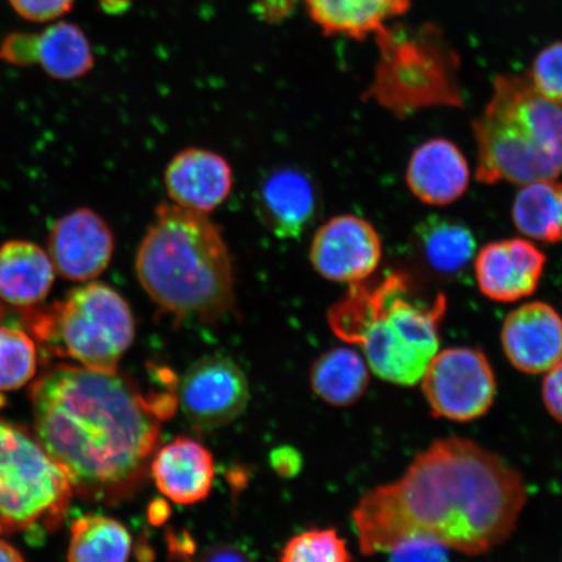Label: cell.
Returning a JSON list of instances; mask_svg holds the SVG:
<instances>
[{
  "instance_id": "obj_1",
  "label": "cell",
  "mask_w": 562,
  "mask_h": 562,
  "mask_svg": "<svg viewBox=\"0 0 562 562\" xmlns=\"http://www.w3.org/2000/svg\"><path fill=\"white\" fill-rule=\"evenodd\" d=\"M527 498L522 474L501 456L448 437L414 457L397 481L367 492L351 518L367 557H481L516 531Z\"/></svg>"
},
{
  "instance_id": "obj_2",
  "label": "cell",
  "mask_w": 562,
  "mask_h": 562,
  "mask_svg": "<svg viewBox=\"0 0 562 562\" xmlns=\"http://www.w3.org/2000/svg\"><path fill=\"white\" fill-rule=\"evenodd\" d=\"M34 435L83 501L117 504L147 476L171 414L170 396L146 398L117 372L58 364L31 386Z\"/></svg>"
},
{
  "instance_id": "obj_3",
  "label": "cell",
  "mask_w": 562,
  "mask_h": 562,
  "mask_svg": "<svg viewBox=\"0 0 562 562\" xmlns=\"http://www.w3.org/2000/svg\"><path fill=\"white\" fill-rule=\"evenodd\" d=\"M447 297L422 301L403 272L349 285L329 308L328 325L342 341L362 350L370 371L400 386L419 383L440 349Z\"/></svg>"
},
{
  "instance_id": "obj_4",
  "label": "cell",
  "mask_w": 562,
  "mask_h": 562,
  "mask_svg": "<svg viewBox=\"0 0 562 562\" xmlns=\"http://www.w3.org/2000/svg\"><path fill=\"white\" fill-rule=\"evenodd\" d=\"M150 299L178 316L216 319L235 305L234 269L220 227L206 214L161 203L136 257Z\"/></svg>"
},
{
  "instance_id": "obj_5",
  "label": "cell",
  "mask_w": 562,
  "mask_h": 562,
  "mask_svg": "<svg viewBox=\"0 0 562 562\" xmlns=\"http://www.w3.org/2000/svg\"><path fill=\"white\" fill-rule=\"evenodd\" d=\"M473 133L483 184L522 187L562 175V104L547 100L529 77L496 76Z\"/></svg>"
},
{
  "instance_id": "obj_6",
  "label": "cell",
  "mask_w": 562,
  "mask_h": 562,
  "mask_svg": "<svg viewBox=\"0 0 562 562\" xmlns=\"http://www.w3.org/2000/svg\"><path fill=\"white\" fill-rule=\"evenodd\" d=\"M374 37L379 59L364 100H375L397 116L439 105H462L459 55L438 27L384 26Z\"/></svg>"
},
{
  "instance_id": "obj_7",
  "label": "cell",
  "mask_w": 562,
  "mask_h": 562,
  "mask_svg": "<svg viewBox=\"0 0 562 562\" xmlns=\"http://www.w3.org/2000/svg\"><path fill=\"white\" fill-rule=\"evenodd\" d=\"M35 339L81 367L115 372L135 339V319L111 286L89 283L48 307H21Z\"/></svg>"
},
{
  "instance_id": "obj_8",
  "label": "cell",
  "mask_w": 562,
  "mask_h": 562,
  "mask_svg": "<svg viewBox=\"0 0 562 562\" xmlns=\"http://www.w3.org/2000/svg\"><path fill=\"white\" fill-rule=\"evenodd\" d=\"M74 495L65 470L35 435L0 419V532L41 540L65 522Z\"/></svg>"
},
{
  "instance_id": "obj_9",
  "label": "cell",
  "mask_w": 562,
  "mask_h": 562,
  "mask_svg": "<svg viewBox=\"0 0 562 562\" xmlns=\"http://www.w3.org/2000/svg\"><path fill=\"white\" fill-rule=\"evenodd\" d=\"M418 384L434 416L453 422L486 416L497 392L486 355L468 347L439 349Z\"/></svg>"
},
{
  "instance_id": "obj_10",
  "label": "cell",
  "mask_w": 562,
  "mask_h": 562,
  "mask_svg": "<svg viewBox=\"0 0 562 562\" xmlns=\"http://www.w3.org/2000/svg\"><path fill=\"white\" fill-rule=\"evenodd\" d=\"M382 238L368 221L356 215L331 217L315 232L311 261L321 277L353 285L369 280L381 265Z\"/></svg>"
},
{
  "instance_id": "obj_11",
  "label": "cell",
  "mask_w": 562,
  "mask_h": 562,
  "mask_svg": "<svg viewBox=\"0 0 562 562\" xmlns=\"http://www.w3.org/2000/svg\"><path fill=\"white\" fill-rule=\"evenodd\" d=\"M249 402V384L229 358H202L180 384L182 412L193 425L216 428L240 417Z\"/></svg>"
},
{
  "instance_id": "obj_12",
  "label": "cell",
  "mask_w": 562,
  "mask_h": 562,
  "mask_svg": "<svg viewBox=\"0 0 562 562\" xmlns=\"http://www.w3.org/2000/svg\"><path fill=\"white\" fill-rule=\"evenodd\" d=\"M114 249L109 224L90 209L75 210L60 217L48 235V257L55 272L77 283L100 277L108 269Z\"/></svg>"
},
{
  "instance_id": "obj_13",
  "label": "cell",
  "mask_w": 562,
  "mask_h": 562,
  "mask_svg": "<svg viewBox=\"0 0 562 562\" xmlns=\"http://www.w3.org/2000/svg\"><path fill=\"white\" fill-rule=\"evenodd\" d=\"M473 262L483 296L508 304L530 297L538 290L547 257L537 245L517 237L484 245Z\"/></svg>"
},
{
  "instance_id": "obj_14",
  "label": "cell",
  "mask_w": 562,
  "mask_h": 562,
  "mask_svg": "<svg viewBox=\"0 0 562 562\" xmlns=\"http://www.w3.org/2000/svg\"><path fill=\"white\" fill-rule=\"evenodd\" d=\"M502 346L513 368L546 374L562 361V316L547 302H527L504 319Z\"/></svg>"
},
{
  "instance_id": "obj_15",
  "label": "cell",
  "mask_w": 562,
  "mask_h": 562,
  "mask_svg": "<svg viewBox=\"0 0 562 562\" xmlns=\"http://www.w3.org/2000/svg\"><path fill=\"white\" fill-rule=\"evenodd\" d=\"M165 184L175 205L209 215L228 199L234 172L220 154L191 147L168 164Z\"/></svg>"
},
{
  "instance_id": "obj_16",
  "label": "cell",
  "mask_w": 562,
  "mask_h": 562,
  "mask_svg": "<svg viewBox=\"0 0 562 562\" xmlns=\"http://www.w3.org/2000/svg\"><path fill=\"white\" fill-rule=\"evenodd\" d=\"M405 179L417 200L430 206H446L467 193L470 167L452 140L431 138L413 151Z\"/></svg>"
},
{
  "instance_id": "obj_17",
  "label": "cell",
  "mask_w": 562,
  "mask_h": 562,
  "mask_svg": "<svg viewBox=\"0 0 562 562\" xmlns=\"http://www.w3.org/2000/svg\"><path fill=\"white\" fill-rule=\"evenodd\" d=\"M150 473L158 490L171 502L181 505L200 503L213 488V454L199 441L178 438L154 456Z\"/></svg>"
},
{
  "instance_id": "obj_18",
  "label": "cell",
  "mask_w": 562,
  "mask_h": 562,
  "mask_svg": "<svg viewBox=\"0 0 562 562\" xmlns=\"http://www.w3.org/2000/svg\"><path fill=\"white\" fill-rule=\"evenodd\" d=\"M266 227L281 238H296L313 221L316 194L304 172L284 168L263 181L257 199Z\"/></svg>"
},
{
  "instance_id": "obj_19",
  "label": "cell",
  "mask_w": 562,
  "mask_h": 562,
  "mask_svg": "<svg viewBox=\"0 0 562 562\" xmlns=\"http://www.w3.org/2000/svg\"><path fill=\"white\" fill-rule=\"evenodd\" d=\"M55 269L48 252L30 241L0 246V299L18 307L38 305L50 293Z\"/></svg>"
},
{
  "instance_id": "obj_20",
  "label": "cell",
  "mask_w": 562,
  "mask_h": 562,
  "mask_svg": "<svg viewBox=\"0 0 562 562\" xmlns=\"http://www.w3.org/2000/svg\"><path fill=\"white\" fill-rule=\"evenodd\" d=\"M412 0H305L308 15L327 35L367 40L403 16Z\"/></svg>"
},
{
  "instance_id": "obj_21",
  "label": "cell",
  "mask_w": 562,
  "mask_h": 562,
  "mask_svg": "<svg viewBox=\"0 0 562 562\" xmlns=\"http://www.w3.org/2000/svg\"><path fill=\"white\" fill-rule=\"evenodd\" d=\"M414 241L427 266L442 276L465 270L476 255L472 229L451 217H426L414 231Z\"/></svg>"
},
{
  "instance_id": "obj_22",
  "label": "cell",
  "mask_w": 562,
  "mask_h": 562,
  "mask_svg": "<svg viewBox=\"0 0 562 562\" xmlns=\"http://www.w3.org/2000/svg\"><path fill=\"white\" fill-rule=\"evenodd\" d=\"M311 379L315 395L323 402L346 407L367 392L370 368L358 351L339 347L326 351L314 362Z\"/></svg>"
},
{
  "instance_id": "obj_23",
  "label": "cell",
  "mask_w": 562,
  "mask_h": 562,
  "mask_svg": "<svg viewBox=\"0 0 562 562\" xmlns=\"http://www.w3.org/2000/svg\"><path fill=\"white\" fill-rule=\"evenodd\" d=\"M512 220L531 240L562 243V182L550 179L522 186L513 202Z\"/></svg>"
},
{
  "instance_id": "obj_24",
  "label": "cell",
  "mask_w": 562,
  "mask_h": 562,
  "mask_svg": "<svg viewBox=\"0 0 562 562\" xmlns=\"http://www.w3.org/2000/svg\"><path fill=\"white\" fill-rule=\"evenodd\" d=\"M37 63L56 80H76L90 72L94 55L79 26L56 23L37 34Z\"/></svg>"
},
{
  "instance_id": "obj_25",
  "label": "cell",
  "mask_w": 562,
  "mask_h": 562,
  "mask_svg": "<svg viewBox=\"0 0 562 562\" xmlns=\"http://www.w3.org/2000/svg\"><path fill=\"white\" fill-rule=\"evenodd\" d=\"M131 551V533L116 519L88 515L70 527L69 561L122 562L130 559Z\"/></svg>"
},
{
  "instance_id": "obj_26",
  "label": "cell",
  "mask_w": 562,
  "mask_h": 562,
  "mask_svg": "<svg viewBox=\"0 0 562 562\" xmlns=\"http://www.w3.org/2000/svg\"><path fill=\"white\" fill-rule=\"evenodd\" d=\"M37 370V348L30 335L15 327H0V392L25 385Z\"/></svg>"
},
{
  "instance_id": "obj_27",
  "label": "cell",
  "mask_w": 562,
  "mask_h": 562,
  "mask_svg": "<svg viewBox=\"0 0 562 562\" xmlns=\"http://www.w3.org/2000/svg\"><path fill=\"white\" fill-rule=\"evenodd\" d=\"M353 560L346 540L334 529H313L294 537L284 547L285 562H348Z\"/></svg>"
},
{
  "instance_id": "obj_28",
  "label": "cell",
  "mask_w": 562,
  "mask_h": 562,
  "mask_svg": "<svg viewBox=\"0 0 562 562\" xmlns=\"http://www.w3.org/2000/svg\"><path fill=\"white\" fill-rule=\"evenodd\" d=\"M529 79L547 100L562 104V42H554L537 55Z\"/></svg>"
},
{
  "instance_id": "obj_29",
  "label": "cell",
  "mask_w": 562,
  "mask_h": 562,
  "mask_svg": "<svg viewBox=\"0 0 562 562\" xmlns=\"http://www.w3.org/2000/svg\"><path fill=\"white\" fill-rule=\"evenodd\" d=\"M0 60L16 66L37 63V34L12 33L0 44Z\"/></svg>"
},
{
  "instance_id": "obj_30",
  "label": "cell",
  "mask_w": 562,
  "mask_h": 562,
  "mask_svg": "<svg viewBox=\"0 0 562 562\" xmlns=\"http://www.w3.org/2000/svg\"><path fill=\"white\" fill-rule=\"evenodd\" d=\"M10 3L21 18L44 23L66 15L75 0H10Z\"/></svg>"
},
{
  "instance_id": "obj_31",
  "label": "cell",
  "mask_w": 562,
  "mask_h": 562,
  "mask_svg": "<svg viewBox=\"0 0 562 562\" xmlns=\"http://www.w3.org/2000/svg\"><path fill=\"white\" fill-rule=\"evenodd\" d=\"M544 375L543 404L550 416L562 424V361L547 371Z\"/></svg>"
},
{
  "instance_id": "obj_32",
  "label": "cell",
  "mask_w": 562,
  "mask_h": 562,
  "mask_svg": "<svg viewBox=\"0 0 562 562\" xmlns=\"http://www.w3.org/2000/svg\"><path fill=\"white\" fill-rule=\"evenodd\" d=\"M271 463L280 475L291 476L299 472L301 457L292 448H280L271 454Z\"/></svg>"
},
{
  "instance_id": "obj_33",
  "label": "cell",
  "mask_w": 562,
  "mask_h": 562,
  "mask_svg": "<svg viewBox=\"0 0 562 562\" xmlns=\"http://www.w3.org/2000/svg\"><path fill=\"white\" fill-rule=\"evenodd\" d=\"M203 560L221 561V560H248L245 554L232 546H217L205 553Z\"/></svg>"
},
{
  "instance_id": "obj_34",
  "label": "cell",
  "mask_w": 562,
  "mask_h": 562,
  "mask_svg": "<svg viewBox=\"0 0 562 562\" xmlns=\"http://www.w3.org/2000/svg\"><path fill=\"white\" fill-rule=\"evenodd\" d=\"M0 561H24V557L15 547L0 539Z\"/></svg>"
}]
</instances>
